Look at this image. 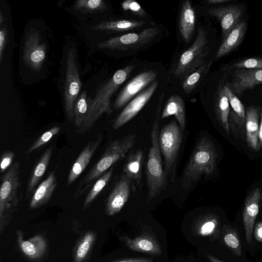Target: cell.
I'll return each mask as SVG.
<instances>
[{
    "label": "cell",
    "instance_id": "6da1fadb",
    "mask_svg": "<svg viewBox=\"0 0 262 262\" xmlns=\"http://www.w3.org/2000/svg\"><path fill=\"white\" fill-rule=\"evenodd\" d=\"M134 66H128L115 72L114 75L96 91L93 98L88 100L89 109L86 118L77 132L83 134L90 130L104 114L113 112L111 99L114 93L126 80Z\"/></svg>",
    "mask_w": 262,
    "mask_h": 262
},
{
    "label": "cell",
    "instance_id": "7a4b0ae2",
    "mask_svg": "<svg viewBox=\"0 0 262 262\" xmlns=\"http://www.w3.org/2000/svg\"><path fill=\"white\" fill-rule=\"evenodd\" d=\"M136 136L129 134L110 143L100 159L93 165L77 186L74 199L85 193L100 176L117 162L123 158L134 145Z\"/></svg>",
    "mask_w": 262,
    "mask_h": 262
},
{
    "label": "cell",
    "instance_id": "3957f363",
    "mask_svg": "<svg viewBox=\"0 0 262 262\" xmlns=\"http://www.w3.org/2000/svg\"><path fill=\"white\" fill-rule=\"evenodd\" d=\"M164 96V93H162L159 97L155 120L151 131V144L146 164L148 200L156 198L165 184V174L162 167L158 134L160 113Z\"/></svg>",
    "mask_w": 262,
    "mask_h": 262
},
{
    "label": "cell",
    "instance_id": "277c9868",
    "mask_svg": "<svg viewBox=\"0 0 262 262\" xmlns=\"http://www.w3.org/2000/svg\"><path fill=\"white\" fill-rule=\"evenodd\" d=\"M20 164L16 161L1 177L0 219L1 225L9 220L23 199Z\"/></svg>",
    "mask_w": 262,
    "mask_h": 262
},
{
    "label": "cell",
    "instance_id": "5b68a950",
    "mask_svg": "<svg viewBox=\"0 0 262 262\" xmlns=\"http://www.w3.org/2000/svg\"><path fill=\"white\" fill-rule=\"evenodd\" d=\"M216 152L210 140L202 138L197 144L185 169L183 186L188 189L202 175L211 174L216 165Z\"/></svg>",
    "mask_w": 262,
    "mask_h": 262
},
{
    "label": "cell",
    "instance_id": "8992f818",
    "mask_svg": "<svg viewBox=\"0 0 262 262\" xmlns=\"http://www.w3.org/2000/svg\"><path fill=\"white\" fill-rule=\"evenodd\" d=\"M209 52L206 31L199 27L194 41L181 55L174 72V76L184 79L207 62L206 57Z\"/></svg>",
    "mask_w": 262,
    "mask_h": 262
},
{
    "label": "cell",
    "instance_id": "52a82bcc",
    "mask_svg": "<svg viewBox=\"0 0 262 262\" xmlns=\"http://www.w3.org/2000/svg\"><path fill=\"white\" fill-rule=\"evenodd\" d=\"M76 57L75 49H70L67 52L66 58L63 97L65 113L71 123L74 122V105L81 89V82Z\"/></svg>",
    "mask_w": 262,
    "mask_h": 262
},
{
    "label": "cell",
    "instance_id": "ba28073f",
    "mask_svg": "<svg viewBox=\"0 0 262 262\" xmlns=\"http://www.w3.org/2000/svg\"><path fill=\"white\" fill-rule=\"evenodd\" d=\"M160 32L156 28H148L138 33H130L117 36L97 44L99 48L127 50L139 48L151 41Z\"/></svg>",
    "mask_w": 262,
    "mask_h": 262
},
{
    "label": "cell",
    "instance_id": "9c48e42d",
    "mask_svg": "<svg viewBox=\"0 0 262 262\" xmlns=\"http://www.w3.org/2000/svg\"><path fill=\"white\" fill-rule=\"evenodd\" d=\"M182 130L175 121H171L161 130L159 145L164 158L165 171L169 172L173 166L182 142Z\"/></svg>",
    "mask_w": 262,
    "mask_h": 262
},
{
    "label": "cell",
    "instance_id": "30bf717a",
    "mask_svg": "<svg viewBox=\"0 0 262 262\" xmlns=\"http://www.w3.org/2000/svg\"><path fill=\"white\" fill-rule=\"evenodd\" d=\"M158 84L159 81L155 80L132 99L115 119L112 125L113 128L117 129L134 118L150 99Z\"/></svg>",
    "mask_w": 262,
    "mask_h": 262
},
{
    "label": "cell",
    "instance_id": "8fae6325",
    "mask_svg": "<svg viewBox=\"0 0 262 262\" xmlns=\"http://www.w3.org/2000/svg\"><path fill=\"white\" fill-rule=\"evenodd\" d=\"M46 56L45 45L41 42L38 31L33 30L26 36L23 49L26 63L34 71H39Z\"/></svg>",
    "mask_w": 262,
    "mask_h": 262
},
{
    "label": "cell",
    "instance_id": "7c38bea8",
    "mask_svg": "<svg viewBox=\"0 0 262 262\" xmlns=\"http://www.w3.org/2000/svg\"><path fill=\"white\" fill-rule=\"evenodd\" d=\"M230 71L231 79L226 85L236 96L262 83V69L241 68Z\"/></svg>",
    "mask_w": 262,
    "mask_h": 262
},
{
    "label": "cell",
    "instance_id": "4fadbf2b",
    "mask_svg": "<svg viewBox=\"0 0 262 262\" xmlns=\"http://www.w3.org/2000/svg\"><path fill=\"white\" fill-rule=\"evenodd\" d=\"M157 76L152 70L142 72L135 76L122 89L116 98L113 106L119 109L153 82Z\"/></svg>",
    "mask_w": 262,
    "mask_h": 262
},
{
    "label": "cell",
    "instance_id": "5bb4252c",
    "mask_svg": "<svg viewBox=\"0 0 262 262\" xmlns=\"http://www.w3.org/2000/svg\"><path fill=\"white\" fill-rule=\"evenodd\" d=\"M207 12L219 21L223 39L242 20L244 8L242 5L231 4L210 8Z\"/></svg>",
    "mask_w": 262,
    "mask_h": 262
},
{
    "label": "cell",
    "instance_id": "9a60e30c",
    "mask_svg": "<svg viewBox=\"0 0 262 262\" xmlns=\"http://www.w3.org/2000/svg\"><path fill=\"white\" fill-rule=\"evenodd\" d=\"M130 193V179L123 175L110 194L106 204V213L113 215L118 213L127 202Z\"/></svg>",
    "mask_w": 262,
    "mask_h": 262
},
{
    "label": "cell",
    "instance_id": "2e32d148",
    "mask_svg": "<svg viewBox=\"0 0 262 262\" xmlns=\"http://www.w3.org/2000/svg\"><path fill=\"white\" fill-rule=\"evenodd\" d=\"M102 140V134L100 133L95 140H91L88 143L70 170L67 180L68 185L72 184L83 172L100 145Z\"/></svg>",
    "mask_w": 262,
    "mask_h": 262
},
{
    "label": "cell",
    "instance_id": "e0dca14e",
    "mask_svg": "<svg viewBox=\"0 0 262 262\" xmlns=\"http://www.w3.org/2000/svg\"><path fill=\"white\" fill-rule=\"evenodd\" d=\"M260 191L258 188L254 189L247 198L243 212V223L246 238L248 244L252 242L253 227L259 212Z\"/></svg>",
    "mask_w": 262,
    "mask_h": 262
},
{
    "label": "cell",
    "instance_id": "ac0fdd59",
    "mask_svg": "<svg viewBox=\"0 0 262 262\" xmlns=\"http://www.w3.org/2000/svg\"><path fill=\"white\" fill-rule=\"evenodd\" d=\"M16 234L19 247L27 257L35 259L43 255L47 249V242L43 236L38 234L25 240L21 231L17 230Z\"/></svg>",
    "mask_w": 262,
    "mask_h": 262
},
{
    "label": "cell",
    "instance_id": "d6986e66",
    "mask_svg": "<svg viewBox=\"0 0 262 262\" xmlns=\"http://www.w3.org/2000/svg\"><path fill=\"white\" fill-rule=\"evenodd\" d=\"M57 184L56 177L53 171L34 191L30 202V207L35 209L46 204L52 196Z\"/></svg>",
    "mask_w": 262,
    "mask_h": 262
},
{
    "label": "cell",
    "instance_id": "ffe728a7",
    "mask_svg": "<svg viewBox=\"0 0 262 262\" xmlns=\"http://www.w3.org/2000/svg\"><path fill=\"white\" fill-rule=\"evenodd\" d=\"M195 13L190 1H185L180 11L179 31L186 42L191 40L195 30Z\"/></svg>",
    "mask_w": 262,
    "mask_h": 262
},
{
    "label": "cell",
    "instance_id": "44dd1931",
    "mask_svg": "<svg viewBox=\"0 0 262 262\" xmlns=\"http://www.w3.org/2000/svg\"><path fill=\"white\" fill-rule=\"evenodd\" d=\"M246 20H242L227 35L216 52V58H220L235 49L242 42L247 29Z\"/></svg>",
    "mask_w": 262,
    "mask_h": 262
},
{
    "label": "cell",
    "instance_id": "7402d4cb",
    "mask_svg": "<svg viewBox=\"0 0 262 262\" xmlns=\"http://www.w3.org/2000/svg\"><path fill=\"white\" fill-rule=\"evenodd\" d=\"M121 238L127 247L133 251L156 255L162 253L159 244L149 235H140L135 238L124 236Z\"/></svg>",
    "mask_w": 262,
    "mask_h": 262
},
{
    "label": "cell",
    "instance_id": "603a6c76",
    "mask_svg": "<svg viewBox=\"0 0 262 262\" xmlns=\"http://www.w3.org/2000/svg\"><path fill=\"white\" fill-rule=\"evenodd\" d=\"M259 112L255 106L249 107L246 112V138L249 146L258 150L260 145L258 139Z\"/></svg>",
    "mask_w": 262,
    "mask_h": 262
},
{
    "label": "cell",
    "instance_id": "cb8c5ba5",
    "mask_svg": "<svg viewBox=\"0 0 262 262\" xmlns=\"http://www.w3.org/2000/svg\"><path fill=\"white\" fill-rule=\"evenodd\" d=\"M173 115L177 119L181 129L185 127V110L183 99L177 95H171L168 99L161 114V119Z\"/></svg>",
    "mask_w": 262,
    "mask_h": 262
},
{
    "label": "cell",
    "instance_id": "d4e9b609",
    "mask_svg": "<svg viewBox=\"0 0 262 262\" xmlns=\"http://www.w3.org/2000/svg\"><path fill=\"white\" fill-rule=\"evenodd\" d=\"M52 152V147H49L45 151L37 162L27 183L26 196H29L34 191L37 184L44 175L50 163Z\"/></svg>",
    "mask_w": 262,
    "mask_h": 262
},
{
    "label": "cell",
    "instance_id": "484cf974",
    "mask_svg": "<svg viewBox=\"0 0 262 262\" xmlns=\"http://www.w3.org/2000/svg\"><path fill=\"white\" fill-rule=\"evenodd\" d=\"M145 23L137 20H116L103 21L94 25L91 29L106 32H123L143 27Z\"/></svg>",
    "mask_w": 262,
    "mask_h": 262
},
{
    "label": "cell",
    "instance_id": "4316f807",
    "mask_svg": "<svg viewBox=\"0 0 262 262\" xmlns=\"http://www.w3.org/2000/svg\"><path fill=\"white\" fill-rule=\"evenodd\" d=\"M143 151L139 149L128 157L123 167V171L130 180L133 179L139 184L142 177Z\"/></svg>",
    "mask_w": 262,
    "mask_h": 262
},
{
    "label": "cell",
    "instance_id": "83f0119b",
    "mask_svg": "<svg viewBox=\"0 0 262 262\" xmlns=\"http://www.w3.org/2000/svg\"><path fill=\"white\" fill-rule=\"evenodd\" d=\"M113 171L114 169L111 168L95 182L84 200V209L88 208L93 203L105 187L113 175Z\"/></svg>",
    "mask_w": 262,
    "mask_h": 262
},
{
    "label": "cell",
    "instance_id": "f1b7e54d",
    "mask_svg": "<svg viewBox=\"0 0 262 262\" xmlns=\"http://www.w3.org/2000/svg\"><path fill=\"white\" fill-rule=\"evenodd\" d=\"M216 96V108L218 117L225 130L229 133L230 105L223 86L219 87Z\"/></svg>",
    "mask_w": 262,
    "mask_h": 262
},
{
    "label": "cell",
    "instance_id": "f546056e",
    "mask_svg": "<svg viewBox=\"0 0 262 262\" xmlns=\"http://www.w3.org/2000/svg\"><path fill=\"white\" fill-rule=\"evenodd\" d=\"M212 61L209 60L187 76L183 81L182 88L187 94L191 93L209 71Z\"/></svg>",
    "mask_w": 262,
    "mask_h": 262
},
{
    "label": "cell",
    "instance_id": "4dcf8cb0",
    "mask_svg": "<svg viewBox=\"0 0 262 262\" xmlns=\"http://www.w3.org/2000/svg\"><path fill=\"white\" fill-rule=\"evenodd\" d=\"M89 102L87 99V93L83 91L77 98L74 105V123L78 129L82 126L88 113Z\"/></svg>",
    "mask_w": 262,
    "mask_h": 262
},
{
    "label": "cell",
    "instance_id": "1f68e13d",
    "mask_svg": "<svg viewBox=\"0 0 262 262\" xmlns=\"http://www.w3.org/2000/svg\"><path fill=\"white\" fill-rule=\"evenodd\" d=\"M73 9L83 14H93L106 9V5L102 0H78L73 6Z\"/></svg>",
    "mask_w": 262,
    "mask_h": 262
},
{
    "label": "cell",
    "instance_id": "d6a6232c",
    "mask_svg": "<svg viewBox=\"0 0 262 262\" xmlns=\"http://www.w3.org/2000/svg\"><path fill=\"white\" fill-rule=\"evenodd\" d=\"M95 235L93 232L86 233L79 243L74 254L75 262H82L87 256L94 242Z\"/></svg>",
    "mask_w": 262,
    "mask_h": 262
},
{
    "label": "cell",
    "instance_id": "836d02e7",
    "mask_svg": "<svg viewBox=\"0 0 262 262\" xmlns=\"http://www.w3.org/2000/svg\"><path fill=\"white\" fill-rule=\"evenodd\" d=\"M223 88L228 99L230 107L235 115L242 120L246 119V112L242 102L226 84L223 85Z\"/></svg>",
    "mask_w": 262,
    "mask_h": 262
},
{
    "label": "cell",
    "instance_id": "e575fe53",
    "mask_svg": "<svg viewBox=\"0 0 262 262\" xmlns=\"http://www.w3.org/2000/svg\"><path fill=\"white\" fill-rule=\"evenodd\" d=\"M60 127L55 126L43 133L25 151V155H29L48 142L54 136L58 134Z\"/></svg>",
    "mask_w": 262,
    "mask_h": 262
},
{
    "label": "cell",
    "instance_id": "d590c367",
    "mask_svg": "<svg viewBox=\"0 0 262 262\" xmlns=\"http://www.w3.org/2000/svg\"><path fill=\"white\" fill-rule=\"evenodd\" d=\"M241 68L262 69V58L252 57L243 59L229 67V70Z\"/></svg>",
    "mask_w": 262,
    "mask_h": 262
},
{
    "label": "cell",
    "instance_id": "8d00e7d4",
    "mask_svg": "<svg viewBox=\"0 0 262 262\" xmlns=\"http://www.w3.org/2000/svg\"><path fill=\"white\" fill-rule=\"evenodd\" d=\"M226 245L237 256L241 255V245L237 234L233 231L228 232L224 236Z\"/></svg>",
    "mask_w": 262,
    "mask_h": 262
},
{
    "label": "cell",
    "instance_id": "74e56055",
    "mask_svg": "<svg viewBox=\"0 0 262 262\" xmlns=\"http://www.w3.org/2000/svg\"><path fill=\"white\" fill-rule=\"evenodd\" d=\"M217 225V222L216 218L207 217L200 225L198 229L199 234L203 236L210 235L215 231Z\"/></svg>",
    "mask_w": 262,
    "mask_h": 262
},
{
    "label": "cell",
    "instance_id": "f35d334b",
    "mask_svg": "<svg viewBox=\"0 0 262 262\" xmlns=\"http://www.w3.org/2000/svg\"><path fill=\"white\" fill-rule=\"evenodd\" d=\"M122 9L124 11H129L139 17H145L146 12L142 6L134 0H126L121 4Z\"/></svg>",
    "mask_w": 262,
    "mask_h": 262
},
{
    "label": "cell",
    "instance_id": "ab89813d",
    "mask_svg": "<svg viewBox=\"0 0 262 262\" xmlns=\"http://www.w3.org/2000/svg\"><path fill=\"white\" fill-rule=\"evenodd\" d=\"M14 156V152L10 150H7L3 152L1 157V173L4 172L11 166Z\"/></svg>",
    "mask_w": 262,
    "mask_h": 262
},
{
    "label": "cell",
    "instance_id": "60d3db41",
    "mask_svg": "<svg viewBox=\"0 0 262 262\" xmlns=\"http://www.w3.org/2000/svg\"><path fill=\"white\" fill-rule=\"evenodd\" d=\"M8 31L6 27L1 26L0 30V64H2L4 50L7 40Z\"/></svg>",
    "mask_w": 262,
    "mask_h": 262
},
{
    "label": "cell",
    "instance_id": "b9f144b4",
    "mask_svg": "<svg viewBox=\"0 0 262 262\" xmlns=\"http://www.w3.org/2000/svg\"><path fill=\"white\" fill-rule=\"evenodd\" d=\"M254 237L257 241L262 242V222L258 223L255 225Z\"/></svg>",
    "mask_w": 262,
    "mask_h": 262
},
{
    "label": "cell",
    "instance_id": "7bdbcfd3",
    "mask_svg": "<svg viewBox=\"0 0 262 262\" xmlns=\"http://www.w3.org/2000/svg\"><path fill=\"white\" fill-rule=\"evenodd\" d=\"M115 262H152V259L149 258H124Z\"/></svg>",
    "mask_w": 262,
    "mask_h": 262
},
{
    "label": "cell",
    "instance_id": "ee69618b",
    "mask_svg": "<svg viewBox=\"0 0 262 262\" xmlns=\"http://www.w3.org/2000/svg\"><path fill=\"white\" fill-rule=\"evenodd\" d=\"M260 122L259 126L258 139L260 146H262V109L259 111Z\"/></svg>",
    "mask_w": 262,
    "mask_h": 262
},
{
    "label": "cell",
    "instance_id": "f6af8a7d",
    "mask_svg": "<svg viewBox=\"0 0 262 262\" xmlns=\"http://www.w3.org/2000/svg\"><path fill=\"white\" fill-rule=\"evenodd\" d=\"M230 0H208L206 2L210 4H220L230 2Z\"/></svg>",
    "mask_w": 262,
    "mask_h": 262
},
{
    "label": "cell",
    "instance_id": "bcb514c9",
    "mask_svg": "<svg viewBox=\"0 0 262 262\" xmlns=\"http://www.w3.org/2000/svg\"><path fill=\"white\" fill-rule=\"evenodd\" d=\"M208 258L211 262H224L223 261H221L218 259H217L216 257H215L213 256L212 255H209Z\"/></svg>",
    "mask_w": 262,
    "mask_h": 262
},
{
    "label": "cell",
    "instance_id": "7dc6e473",
    "mask_svg": "<svg viewBox=\"0 0 262 262\" xmlns=\"http://www.w3.org/2000/svg\"><path fill=\"white\" fill-rule=\"evenodd\" d=\"M4 18L3 17V15L2 14V12H1L0 13V25L1 26H2L3 24V23H4Z\"/></svg>",
    "mask_w": 262,
    "mask_h": 262
}]
</instances>
